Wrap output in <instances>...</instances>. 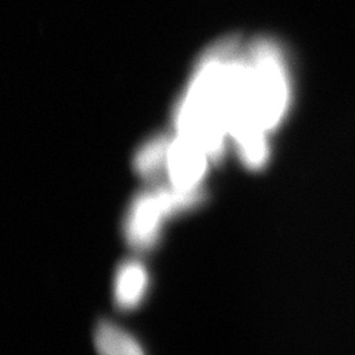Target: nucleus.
Instances as JSON below:
<instances>
[{
    "mask_svg": "<svg viewBox=\"0 0 355 355\" xmlns=\"http://www.w3.org/2000/svg\"><path fill=\"white\" fill-rule=\"evenodd\" d=\"M228 129L242 165L252 171L265 168L271 155L266 129L253 117L242 114L229 119Z\"/></svg>",
    "mask_w": 355,
    "mask_h": 355,
    "instance_id": "20e7f679",
    "label": "nucleus"
},
{
    "mask_svg": "<svg viewBox=\"0 0 355 355\" xmlns=\"http://www.w3.org/2000/svg\"><path fill=\"white\" fill-rule=\"evenodd\" d=\"M245 57L248 107L270 133L283 123L291 107L292 80L287 60L279 45L268 38L254 41Z\"/></svg>",
    "mask_w": 355,
    "mask_h": 355,
    "instance_id": "f257e3e1",
    "label": "nucleus"
},
{
    "mask_svg": "<svg viewBox=\"0 0 355 355\" xmlns=\"http://www.w3.org/2000/svg\"><path fill=\"white\" fill-rule=\"evenodd\" d=\"M95 347L99 355H146L141 343L129 331L111 321L98 324Z\"/></svg>",
    "mask_w": 355,
    "mask_h": 355,
    "instance_id": "0eeeda50",
    "label": "nucleus"
},
{
    "mask_svg": "<svg viewBox=\"0 0 355 355\" xmlns=\"http://www.w3.org/2000/svg\"><path fill=\"white\" fill-rule=\"evenodd\" d=\"M211 162V158L198 141L189 135L178 133L171 141L166 165L170 184L178 190L202 189Z\"/></svg>",
    "mask_w": 355,
    "mask_h": 355,
    "instance_id": "7ed1b4c3",
    "label": "nucleus"
},
{
    "mask_svg": "<svg viewBox=\"0 0 355 355\" xmlns=\"http://www.w3.org/2000/svg\"><path fill=\"white\" fill-rule=\"evenodd\" d=\"M171 139L158 135L142 144L133 158V167L139 177L154 180L166 171Z\"/></svg>",
    "mask_w": 355,
    "mask_h": 355,
    "instance_id": "423d86ee",
    "label": "nucleus"
},
{
    "mask_svg": "<svg viewBox=\"0 0 355 355\" xmlns=\"http://www.w3.org/2000/svg\"><path fill=\"white\" fill-rule=\"evenodd\" d=\"M150 284V277L145 265L139 259L123 262L114 275V299L121 311H133L145 300Z\"/></svg>",
    "mask_w": 355,
    "mask_h": 355,
    "instance_id": "39448f33",
    "label": "nucleus"
},
{
    "mask_svg": "<svg viewBox=\"0 0 355 355\" xmlns=\"http://www.w3.org/2000/svg\"><path fill=\"white\" fill-rule=\"evenodd\" d=\"M205 191L178 190L157 186L140 192L129 205L124 220V237L129 248L148 253L158 246L167 220L191 212L205 202Z\"/></svg>",
    "mask_w": 355,
    "mask_h": 355,
    "instance_id": "f03ea898",
    "label": "nucleus"
}]
</instances>
